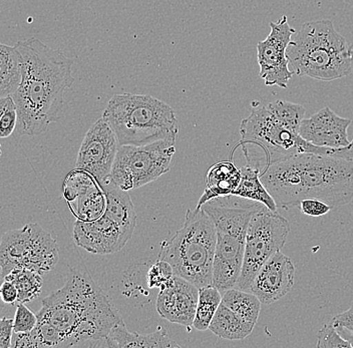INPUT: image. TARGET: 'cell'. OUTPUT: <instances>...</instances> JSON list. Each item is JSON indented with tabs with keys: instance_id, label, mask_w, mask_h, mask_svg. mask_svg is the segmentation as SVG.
<instances>
[{
	"instance_id": "obj_1",
	"label": "cell",
	"mask_w": 353,
	"mask_h": 348,
	"mask_svg": "<svg viewBox=\"0 0 353 348\" xmlns=\"http://www.w3.org/2000/svg\"><path fill=\"white\" fill-rule=\"evenodd\" d=\"M39 323L13 334L11 348L92 347L123 323L107 293L85 270L72 268L65 285L43 300Z\"/></svg>"
},
{
	"instance_id": "obj_2",
	"label": "cell",
	"mask_w": 353,
	"mask_h": 348,
	"mask_svg": "<svg viewBox=\"0 0 353 348\" xmlns=\"http://www.w3.org/2000/svg\"><path fill=\"white\" fill-rule=\"evenodd\" d=\"M21 57L22 81L13 94L21 136L41 135L57 122L63 107V96L74 83V61L35 37L15 45Z\"/></svg>"
},
{
	"instance_id": "obj_3",
	"label": "cell",
	"mask_w": 353,
	"mask_h": 348,
	"mask_svg": "<svg viewBox=\"0 0 353 348\" xmlns=\"http://www.w3.org/2000/svg\"><path fill=\"white\" fill-rule=\"evenodd\" d=\"M261 180L281 208L306 199L339 208L353 200V161L344 158L299 154L265 170Z\"/></svg>"
},
{
	"instance_id": "obj_4",
	"label": "cell",
	"mask_w": 353,
	"mask_h": 348,
	"mask_svg": "<svg viewBox=\"0 0 353 348\" xmlns=\"http://www.w3.org/2000/svg\"><path fill=\"white\" fill-rule=\"evenodd\" d=\"M305 108L299 103L278 100L261 108H253L240 125L242 147L247 165L265 170L299 154L326 156L327 147L304 140L299 134Z\"/></svg>"
},
{
	"instance_id": "obj_5",
	"label": "cell",
	"mask_w": 353,
	"mask_h": 348,
	"mask_svg": "<svg viewBox=\"0 0 353 348\" xmlns=\"http://www.w3.org/2000/svg\"><path fill=\"white\" fill-rule=\"evenodd\" d=\"M289 68L298 76L333 81L352 74L353 43L330 19L308 21L293 35L286 52Z\"/></svg>"
},
{
	"instance_id": "obj_6",
	"label": "cell",
	"mask_w": 353,
	"mask_h": 348,
	"mask_svg": "<svg viewBox=\"0 0 353 348\" xmlns=\"http://www.w3.org/2000/svg\"><path fill=\"white\" fill-rule=\"evenodd\" d=\"M101 118L114 130L120 146H145L178 136L173 108L149 94H114Z\"/></svg>"
},
{
	"instance_id": "obj_7",
	"label": "cell",
	"mask_w": 353,
	"mask_h": 348,
	"mask_svg": "<svg viewBox=\"0 0 353 348\" xmlns=\"http://www.w3.org/2000/svg\"><path fill=\"white\" fill-rule=\"evenodd\" d=\"M264 207L261 203L232 195L211 200L201 207L216 227L213 286L222 293L236 287L241 274L249 222Z\"/></svg>"
},
{
	"instance_id": "obj_8",
	"label": "cell",
	"mask_w": 353,
	"mask_h": 348,
	"mask_svg": "<svg viewBox=\"0 0 353 348\" xmlns=\"http://www.w3.org/2000/svg\"><path fill=\"white\" fill-rule=\"evenodd\" d=\"M217 234L213 220L203 208L188 210L184 225L161 245L159 258L171 264L174 273L197 286L213 285Z\"/></svg>"
},
{
	"instance_id": "obj_9",
	"label": "cell",
	"mask_w": 353,
	"mask_h": 348,
	"mask_svg": "<svg viewBox=\"0 0 353 348\" xmlns=\"http://www.w3.org/2000/svg\"><path fill=\"white\" fill-rule=\"evenodd\" d=\"M107 209L94 221L74 223L72 238L79 247L92 254L119 252L129 242L137 224V214L127 191L108 182L103 187Z\"/></svg>"
},
{
	"instance_id": "obj_10",
	"label": "cell",
	"mask_w": 353,
	"mask_h": 348,
	"mask_svg": "<svg viewBox=\"0 0 353 348\" xmlns=\"http://www.w3.org/2000/svg\"><path fill=\"white\" fill-rule=\"evenodd\" d=\"M59 259L57 240L39 224L26 225L4 233L0 245L2 279L17 267L43 273L54 269Z\"/></svg>"
},
{
	"instance_id": "obj_11",
	"label": "cell",
	"mask_w": 353,
	"mask_h": 348,
	"mask_svg": "<svg viewBox=\"0 0 353 348\" xmlns=\"http://www.w3.org/2000/svg\"><path fill=\"white\" fill-rule=\"evenodd\" d=\"M176 154V141L145 146H120L109 182L123 191L139 189L168 173Z\"/></svg>"
},
{
	"instance_id": "obj_12",
	"label": "cell",
	"mask_w": 353,
	"mask_h": 348,
	"mask_svg": "<svg viewBox=\"0 0 353 348\" xmlns=\"http://www.w3.org/2000/svg\"><path fill=\"white\" fill-rule=\"evenodd\" d=\"M290 233L288 220L264 207L254 214L247 229L244 260L236 287L249 290L258 271L285 246Z\"/></svg>"
},
{
	"instance_id": "obj_13",
	"label": "cell",
	"mask_w": 353,
	"mask_h": 348,
	"mask_svg": "<svg viewBox=\"0 0 353 348\" xmlns=\"http://www.w3.org/2000/svg\"><path fill=\"white\" fill-rule=\"evenodd\" d=\"M119 147L120 144L114 130L101 118L92 125L83 138L77 154L76 168L92 174L103 188L110 181Z\"/></svg>"
},
{
	"instance_id": "obj_14",
	"label": "cell",
	"mask_w": 353,
	"mask_h": 348,
	"mask_svg": "<svg viewBox=\"0 0 353 348\" xmlns=\"http://www.w3.org/2000/svg\"><path fill=\"white\" fill-rule=\"evenodd\" d=\"M270 28L268 37L257 45L259 76L268 87L277 85L281 89H287L294 74L289 68L286 52L296 30L289 25L285 15L277 23H270Z\"/></svg>"
},
{
	"instance_id": "obj_15",
	"label": "cell",
	"mask_w": 353,
	"mask_h": 348,
	"mask_svg": "<svg viewBox=\"0 0 353 348\" xmlns=\"http://www.w3.org/2000/svg\"><path fill=\"white\" fill-rule=\"evenodd\" d=\"M199 300V288L187 279L174 275L157 298L161 317L176 325L193 326Z\"/></svg>"
},
{
	"instance_id": "obj_16",
	"label": "cell",
	"mask_w": 353,
	"mask_h": 348,
	"mask_svg": "<svg viewBox=\"0 0 353 348\" xmlns=\"http://www.w3.org/2000/svg\"><path fill=\"white\" fill-rule=\"evenodd\" d=\"M294 263L279 251L258 271L249 290L262 304L269 305L288 294L294 285Z\"/></svg>"
},
{
	"instance_id": "obj_17",
	"label": "cell",
	"mask_w": 353,
	"mask_h": 348,
	"mask_svg": "<svg viewBox=\"0 0 353 348\" xmlns=\"http://www.w3.org/2000/svg\"><path fill=\"white\" fill-rule=\"evenodd\" d=\"M352 120L342 118L326 107L309 118H304L299 134L304 140L319 147H342L348 146L347 130Z\"/></svg>"
},
{
	"instance_id": "obj_18",
	"label": "cell",
	"mask_w": 353,
	"mask_h": 348,
	"mask_svg": "<svg viewBox=\"0 0 353 348\" xmlns=\"http://www.w3.org/2000/svg\"><path fill=\"white\" fill-rule=\"evenodd\" d=\"M94 347H180L173 339L168 336L165 330L149 334L131 332L125 327V323H119L112 327L110 334L101 340L97 341Z\"/></svg>"
},
{
	"instance_id": "obj_19",
	"label": "cell",
	"mask_w": 353,
	"mask_h": 348,
	"mask_svg": "<svg viewBox=\"0 0 353 348\" xmlns=\"http://www.w3.org/2000/svg\"><path fill=\"white\" fill-rule=\"evenodd\" d=\"M206 180L207 188L199 200L198 208L211 200L232 195L239 186L241 170L236 168L232 161L216 163L208 170Z\"/></svg>"
},
{
	"instance_id": "obj_20",
	"label": "cell",
	"mask_w": 353,
	"mask_h": 348,
	"mask_svg": "<svg viewBox=\"0 0 353 348\" xmlns=\"http://www.w3.org/2000/svg\"><path fill=\"white\" fill-rule=\"evenodd\" d=\"M255 325L245 320L228 306L221 303L209 330L215 336L227 340H242L252 334Z\"/></svg>"
},
{
	"instance_id": "obj_21",
	"label": "cell",
	"mask_w": 353,
	"mask_h": 348,
	"mask_svg": "<svg viewBox=\"0 0 353 348\" xmlns=\"http://www.w3.org/2000/svg\"><path fill=\"white\" fill-rule=\"evenodd\" d=\"M22 81L21 57L14 46L0 45V98L13 96Z\"/></svg>"
},
{
	"instance_id": "obj_22",
	"label": "cell",
	"mask_w": 353,
	"mask_h": 348,
	"mask_svg": "<svg viewBox=\"0 0 353 348\" xmlns=\"http://www.w3.org/2000/svg\"><path fill=\"white\" fill-rule=\"evenodd\" d=\"M240 170H241V181L232 196L261 203L269 210L277 212L278 206L274 198L272 197L270 192L267 190L266 186L262 182L261 172L248 165Z\"/></svg>"
},
{
	"instance_id": "obj_23",
	"label": "cell",
	"mask_w": 353,
	"mask_h": 348,
	"mask_svg": "<svg viewBox=\"0 0 353 348\" xmlns=\"http://www.w3.org/2000/svg\"><path fill=\"white\" fill-rule=\"evenodd\" d=\"M3 280L14 284L19 291V303H32L43 291V274L30 268L17 267L11 270Z\"/></svg>"
},
{
	"instance_id": "obj_24",
	"label": "cell",
	"mask_w": 353,
	"mask_h": 348,
	"mask_svg": "<svg viewBox=\"0 0 353 348\" xmlns=\"http://www.w3.org/2000/svg\"><path fill=\"white\" fill-rule=\"evenodd\" d=\"M222 303L248 323L254 325L257 323L262 303L254 293L246 292V290L235 287L231 288L223 293Z\"/></svg>"
},
{
	"instance_id": "obj_25",
	"label": "cell",
	"mask_w": 353,
	"mask_h": 348,
	"mask_svg": "<svg viewBox=\"0 0 353 348\" xmlns=\"http://www.w3.org/2000/svg\"><path fill=\"white\" fill-rule=\"evenodd\" d=\"M77 221L90 222L98 220L107 209V196L101 187L88 192L68 204Z\"/></svg>"
},
{
	"instance_id": "obj_26",
	"label": "cell",
	"mask_w": 353,
	"mask_h": 348,
	"mask_svg": "<svg viewBox=\"0 0 353 348\" xmlns=\"http://www.w3.org/2000/svg\"><path fill=\"white\" fill-rule=\"evenodd\" d=\"M222 303V292L215 286L210 285L199 289L197 311L194 319V328L199 331L209 329V326Z\"/></svg>"
},
{
	"instance_id": "obj_27",
	"label": "cell",
	"mask_w": 353,
	"mask_h": 348,
	"mask_svg": "<svg viewBox=\"0 0 353 348\" xmlns=\"http://www.w3.org/2000/svg\"><path fill=\"white\" fill-rule=\"evenodd\" d=\"M101 187L94 176L85 170L76 169L66 176L63 182V198L68 204L88 192Z\"/></svg>"
},
{
	"instance_id": "obj_28",
	"label": "cell",
	"mask_w": 353,
	"mask_h": 348,
	"mask_svg": "<svg viewBox=\"0 0 353 348\" xmlns=\"http://www.w3.org/2000/svg\"><path fill=\"white\" fill-rule=\"evenodd\" d=\"M17 121L19 114L12 96L0 98V138L6 139L12 135L17 130Z\"/></svg>"
},
{
	"instance_id": "obj_29",
	"label": "cell",
	"mask_w": 353,
	"mask_h": 348,
	"mask_svg": "<svg viewBox=\"0 0 353 348\" xmlns=\"http://www.w3.org/2000/svg\"><path fill=\"white\" fill-rule=\"evenodd\" d=\"M173 267L165 260L158 259L148 271V285L150 288H163L173 278Z\"/></svg>"
},
{
	"instance_id": "obj_30",
	"label": "cell",
	"mask_w": 353,
	"mask_h": 348,
	"mask_svg": "<svg viewBox=\"0 0 353 348\" xmlns=\"http://www.w3.org/2000/svg\"><path fill=\"white\" fill-rule=\"evenodd\" d=\"M317 348L350 347L352 348V343L341 336L337 328L330 323H326L320 328L317 334Z\"/></svg>"
},
{
	"instance_id": "obj_31",
	"label": "cell",
	"mask_w": 353,
	"mask_h": 348,
	"mask_svg": "<svg viewBox=\"0 0 353 348\" xmlns=\"http://www.w3.org/2000/svg\"><path fill=\"white\" fill-rule=\"evenodd\" d=\"M39 323L37 315L26 307V303L17 304V312L13 319L15 334H26L34 329Z\"/></svg>"
},
{
	"instance_id": "obj_32",
	"label": "cell",
	"mask_w": 353,
	"mask_h": 348,
	"mask_svg": "<svg viewBox=\"0 0 353 348\" xmlns=\"http://www.w3.org/2000/svg\"><path fill=\"white\" fill-rule=\"evenodd\" d=\"M331 321L337 328L341 336L352 343L353 348V304L345 311L333 317Z\"/></svg>"
},
{
	"instance_id": "obj_33",
	"label": "cell",
	"mask_w": 353,
	"mask_h": 348,
	"mask_svg": "<svg viewBox=\"0 0 353 348\" xmlns=\"http://www.w3.org/2000/svg\"><path fill=\"white\" fill-rule=\"evenodd\" d=\"M300 210L304 215L310 217H320L330 212L332 207L327 203L317 199H306L299 204Z\"/></svg>"
},
{
	"instance_id": "obj_34",
	"label": "cell",
	"mask_w": 353,
	"mask_h": 348,
	"mask_svg": "<svg viewBox=\"0 0 353 348\" xmlns=\"http://www.w3.org/2000/svg\"><path fill=\"white\" fill-rule=\"evenodd\" d=\"M14 334L13 319L2 317L0 320V348H11Z\"/></svg>"
},
{
	"instance_id": "obj_35",
	"label": "cell",
	"mask_w": 353,
	"mask_h": 348,
	"mask_svg": "<svg viewBox=\"0 0 353 348\" xmlns=\"http://www.w3.org/2000/svg\"><path fill=\"white\" fill-rule=\"evenodd\" d=\"M0 293H1L2 301L4 303L17 304L19 301V291L12 282L3 280L1 288H0Z\"/></svg>"
}]
</instances>
